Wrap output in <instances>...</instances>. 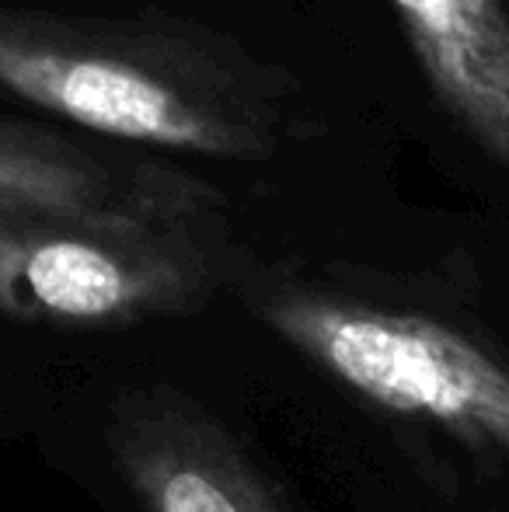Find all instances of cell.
Segmentation results:
<instances>
[{
    "mask_svg": "<svg viewBox=\"0 0 509 512\" xmlns=\"http://www.w3.org/2000/svg\"><path fill=\"white\" fill-rule=\"evenodd\" d=\"M175 199L171 178L129 175L46 129L0 122V209L157 223Z\"/></svg>",
    "mask_w": 509,
    "mask_h": 512,
    "instance_id": "cell-5",
    "label": "cell"
},
{
    "mask_svg": "<svg viewBox=\"0 0 509 512\" xmlns=\"http://www.w3.org/2000/svg\"><path fill=\"white\" fill-rule=\"evenodd\" d=\"M126 460L154 512H279L241 460L182 422L143 425Z\"/></svg>",
    "mask_w": 509,
    "mask_h": 512,
    "instance_id": "cell-6",
    "label": "cell"
},
{
    "mask_svg": "<svg viewBox=\"0 0 509 512\" xmlns=\"http://www.w3.org/2000/svg\"><path fill=\"white\" fill-rule=\"evenodd\" d=\"M276 324L339 380L401 415H426L509 450V373L426 317L283 300Z\"/></svg>",
    "mask_w": 509,
    "mask_h": 512,
    "instance_id": "cell-2",
    "label": "cell"
},
{
    "mask_svg": "<svg viewBox=\"0 0 509 512\" xmlns=\"http://www.w3.org/2000/svg\"><path fill=\"white\" fill-rule=\"evenodd\" d=\"M436 95L509 164V18L499 0H391Z\"/></svg>",
    "mask_w": 509,
    "mask_h": 512,
    "instance_id": "cell-4",
    "label": "cell"
},
{
    "mask_svg": "<svg viewBox=\"0 0 509 512\" xmlns=\"http://www.w3.org/2000/svg\"><path fill=\"white\" fill-rule=\"evenodd\" d=\"M154 223L0 209V310L56 321H102L161 304L182 269Z\"/></svg>",
    "mask_w": 509,
    "mask_h": 512,
    "instance_id": "cell-3",
    "label": "cell"
},
{
    "mask_svg": "<svg viewBox=\"0 0 509 512\" xmlns=\"http://www.w3.org/2000/svg\"><path fill=\"white\" fill-rule=\"evenodd\" d=\"M0 88L116 140L210 157L262 150L252 108L224 77L143 42L0 14Z\"/></svg>",
    "mask_w": 509,
    "mask_h": 512,
    "instance_id": "cell-1",
    "label": "cell"
}]
</instances>
